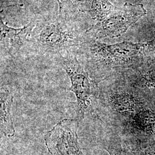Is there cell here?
<instances>
[{
  "mask_svg": "<svg viewBox=\"0 0 155 155\" xmlns=\"http://www.w3.org/2000/svg\"><path fill=\"white\" fill-rule=\"evenodd\" d=\"M78 11L92 18L101 21L109 16L114 11V5L109 0H83L78 1Z\"/></svg>",
  "mask_w": 155,
  "mask_h": 155,
  "instance_id": "52a82bcc",
  "label": "cell"
},
{
  "mask_svg": "<svg viewBox=\"0 0 155 155\" xmlns=\"http://www.w3.org/2000/svg\"><path fill=\"white\" fill-rule=\"evenodd\" d=\"M56 61L64 69L71 81L70 90L77 98L76 113L79 121L84 118V113L90 105L91 99L99 95L98 83L90 75L76 52L68 53L56 58Z\"/></svg>",
  "mask_w": 155,
  "mask_h": 155,
  "instance_id": "3957f363",
  "label": "cell"
},
{
  "mask_svg": "<svg viewBox=\"0 0 155 155\" xmlns=\"http://www.w3.org/2000/svg\"><path fill=\"white\" fill-rule=\"evenodd\" d=\"M78 120L64 119L45 135L47 150L51 155H84L78 142Z\"/></svg>",
  "mask_w": 155,
  "mask_h": 155,
  "instance_id": "5b68a950",
  "label": "cell"
},
{
  "mask_svg": "<svg viewBox=\"0 0 155 155\" xmlns=\"http://www.w3.org/2000/svg\"><path fill=\"white\" fill-rule=\"evenodd\" d=\"M59 5V12L61 13H73L79 11L76 4L71 0H56Z\"/></svg>",
  "mask_w": 155,
  "mask_h": 155,
  "instance_id": "8fae6325",
  "label": "cell"
},
{
  "mask_svg": "<svg viewBox=\"0 0 155 155\" xmlns=\"http://www.w3.org/2000/svg\"><path fill=\"white\" fill-rule=\"evenodd\" d=\"M1 155H7V154H5V153H1Z\"/></svg>",
  "mask_w": 155,
  "mask_h": 155,
  "instance_id": "5bb4252c",
  "label": "cell"
},
{
  "mask_svg": "<svg viewBox=\"0 0 155 155\" xmlns=\"http://www.w3.org/2000/svg\"><path fill=\"white\" fill-rule=\"evenodd\" d=\"M104 148L109 155H136L134 151L122 142L120 136L113 132L105 139Z\"/></svg>",
  "mask_w": 155,
  "mask_h": 155,
  "instance_id": "30bf717a",
  "label": "cell"
},
{
  "mask_svg": "<svg viewBox=\"0 0 155 155\" xmlns=\"http://www.w3.org/2000/svg\"><path fill=\"white\" fill-rule=\"evenodd\" d=\"M144 44L124 41L107 45L90 39L77 51L79 60L97 83L118 75V71L130 67L134 58L145 48Z\"/></svg>",
  "mask_w": 155,
  "mask_h": 155,
  "instance_id": "7a4b0ae2",
  "label": "cell"
},
{
  "mask_svg": "<svg viewBox=\"0 0 155 155\" xmlns=\"http://www.w3.org/2000/svg\"><path fill=\"white\" fill-rule=\"evenodd\" d=\"M79 11L52 13L36 18L27 45L39 55L58 56L77 52L89 39Z\"/></svg>",
  "mask_w": 155,
  "mask_h": 155,
  "instance_id": "6da1fadb",
  "label": "cell"
},
{
  "mask_svg": "<svg viewBox=\"0 0 155 155\" xmlns=\"http://www.w3.org/2000/svg\"><path fill=\"white\" fill-rule=\"evenodd\" d=\"M13 96L5 87L1 88V130L6 137H12L15 133L12 118L11 108Z\"/></svg>",
  "mask_w": 155,
  "mask_h": 155,
  "instance_id": "ba28073f",
  "label": "cell"
},
{
  "mask_svg": "<svg viewBox=\"0 0 155 155\" xmlns=\"http://www.w3.org/2000/svg\"><path fill=\"white\" fill-rule=\"evenodd\" d=\"M146 13L142 4L125 3L122 9L114 10L105 19L89 28L87 31V36L97 40L120 36Z\"/></svg>",
  "mask_w": 155,
  "mask_h": 155,
  "instance_id": "277c9868",
  "label": "cell"
},
{
  "mask_svg": "<svg viewBox=\"0 0 155 155\" xmlns=\"http://www.w3.org/2000/svg\"><path fill=\"white\" fill-rule=\"evenodd\" d=\"M36 24V18L19 28L9 27L4 22L2 16L0 19L1 52V55L13 56L26 45L28 37Z\"/></svg>",
  "mask_w": 155,
  "mask_h": 155,
  "instance_id": "8992f818",
  "label": "cell"
},
{
  "mask_svg": "<svg viewBox=\"0 0 155 155\" xmlns=\"http://www.w3.org/2000/svg\"><path fill=\"white\" fill-rule=\"evenodd\" d=\"M124 75L136 88L149 94H155V68L145 72H139L133 76Z\"/></svg>",
  "mask_w": 155,
  "mask_h": 155,
  "instance_id": "9c48e42d",
  "label": "cell"
},
{
  "mask_svg": "<svg viewBox=\"0 0 155 155\" xmlns=\"http://www.w3.org/2000/svg\"><path fill=\"white\" fill-rule=\"evenodd\" d=\"M136 155H155V143L134 152Z\"/></svg>",
  "mask_w": 155,
  "mask_h": 155,
  "instance_id": "7c38bea8",
  "label": "cell"
},
{
  "mask_svg": "<svg viewBox=\"0 0 155 155\" xmlns=\"http://www.w3.org/2000/svg\"><path fill=\"white\" fill-rule=\"evenodd\" d=\"M153 100H154V102H155V94L153 95Z\"/></svg>",
  "mask_w": 155,
  "mask_h": 155,
  "instance_id": "4fadbf2b",
  "label": "cell"
}]
</instances>
